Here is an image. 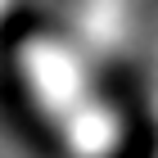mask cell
Segmentation results:
<instances>
[{"label": "cell", "mask_w": 158, "mask_h": 158, "mask_svg": "<svg viewBox=\"0 0 158 158\" xmlns=\"http://www.w3.org/2000/svg\"><path fill=\"white\" fill-rule=\"evenodd\" d=\"M113 158H158V131L135 127V131L118 145V154H113Z\"/></svg>", "instance_id": "obj_1"}]
</instances>
